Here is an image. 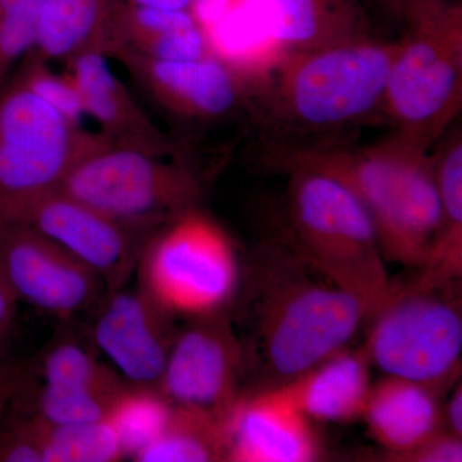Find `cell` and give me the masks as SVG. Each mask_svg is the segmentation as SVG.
<instances>
[{
    "label": "cell",
    "instance_id": "cell-15",
    "mask_svg": "<svg viewBox=\"0 0 462 462\" xmlns=\"http://www.w3.org/2000/svg\"><path fill=\"white\" fill-rule=\"evenodd\" d=\"M233 462H311L322 454L312 420L282 385L240 394L224 422Z\"/></svg>",
    "mask_w": 462,
    "mask_h": 462
},
{
    "label": "cell",
    "instance_id": "cell-24",
    "mask_svg": "<svg viewBox=\"0 0 462 462\" xmlns=\"http://www.w3.org/2000/svg\"><path fill=\"white\" fill-rule=\"evenodd\" d=\"M173 410V404L157 387L129 384L116 398L106 419L114 428L124 457L141 454L161 436Z\"/></svg>",
    "mask_w": 462,
    "mask_h": 462
},
{
    "label": "cell",
    "instance_id": "cell-27",
    "mask_svg": "<svg viewBox=\"0 0 462 462\" xmlns=\"http://www.w3.org/2000/svg\"><path fill=\"white\" fill-rule=\"evenodd\" d=\"M47 0H0V87L32 50Z\"/></svg>",
    "mask_w": 462,
    "mask_h": 462
},
{
    "label": "cell",
    "instance_id": "cell-29",
    "mask_svg": "<svg viewBox=\"0 0 462 462\" xmlns=\"http://www.w3.org/2000/svg\"><path fill=\"white\" fill-rule=\"evenodd\" d=\"M116 398L75 393L42 385L32 415L54 425L98 421L106 419Z\"/></svg>",
    "mask_w": 462,
    "mask_h": 462
},
{
    "label": "cell",
    "instance_id": "cell-37",
    "mask_svg": "<svg viewBox=\"0 0 462 462\" xmlns=\"http://www.w3.org/2000/svg\"><path fill=\"white\" fill-rule=\"evenodd\" d=\"M365 2V0H363ZM373 3H376L380 8L388 11L389 14H393L394 17H400L404 9L409 7L412 3L418 2V0H372Z\"/></svg>",
    "mask_w": 462,
    "mask_h": 462
},
{
    "label": "cell",
    "instance_id": "cell-1",
    "mask_svg": "<svg viewBox=\"0 0 462 462\" xmlns=\"http://www.w3.org/2000/svg\"><path fill=\"white\" fill-rule=\"evenodd\" d=\"M236 298L243 327L236 336L257 389L297 379L346 348L369 320L363 303L309 263L285 233L254 249Z\"/></svg>",
    "mask_w": 462,
    "mask_h": 462
},
{
    "label": "cell",
    "instance_id": "cell-26",
    "mask_svg": "<svg viewBox=\"0 0 462 462\" xmlns=\"http://www.w3.org/2000/svg\"><path fill=\"white\" fill-rule=\"evenodd\" d=\"M42 374L45 387L94 396L116 398L129 385L80 346L69 342L51 346L44 356Z\"/></svg>",
    "mask_w": 462,
    "mask_h": 462
},
{
    "label": "cell",
    "instance_id": "cell-34",
    "mask_svg": "<svg viewBox=\"0 0 462 462\" xmlns=\"http://www.w3.org/2000/svg\"><path fill=\"white\" fill-rule=\"evenodd\" d=\"M17 294L9 284L7 276L0 267V337L5 336L14 318L18 303Z\"/></svg>",
    "mask_w": 462,
    "mask_h": 462
},
{
    "label": "cell",
    "instance_id": "cell-33",
    "mask_svg": "<svg viewBox=\"0 0 462 462\" xmlns=\"http://www.w3.org/2000/svg\"><path fill=\"white\" fill-rule=\"evenodd\" d=\"M234 2L236 0H193V14L208 33L226 16Z\"/></svg>",
    "mask_w": 462,
    "mask_h": 462
},
{
    "label": "cell",
    "instance_id": "cell-3",
    "mask_svg": "<svg viewBox=\"0 0 462 462\" xmlns=\"http://www.w3.org/2000/svg\"><path fill=\"white\" fill-rule=\"evenodd\" d=\"M400 41L374 35L284 54L258 85L252 115L270 141L305 142L382 116Z\"/></svg>",
    "mask_w": 462,
    "mask_h": 462
},
{
    "label": "cell",
    "instance_id": "cell-19",
    "mask_svg": "<svg viewBox=\"0 0 462 462\" xmlns=\"http://www.w3.org/2000/svg\"><path fill=\"white\" fill-rule=\"evenodd\" d=\"M370 367L363 346H346L282 387L311 420L354 421L363 418L372 392Z\"/></svg>",
    "mask_w": 462,
    "mask_h": 462
},
{
    "label": "cell",
    "instance_id": "cell-28",
    "mask_svg": "<svg viewBox=\"0 0 462 462\" xmlns=\"http://www.w3.org/2000/svg\"><path fill=\"white\" fill-rule=\"evenodd\" d=\"M16 74L27 87L35 91L47 105L56 109L69 123L83 127L85 109L78 88L66 72L58 75L48 63L26 56L20 63Z\"/></svg>",
    "mask_w": 462,
    "mask_h": 462
},
{
    "label": "cell",
    "instance_id": "cell-18",
    "mask_svg": "<svg viewBox=\"0 0 462 462\" xmlns=\"http://www.w3.org/2000/svg\"><path fill=\"white\" fill-rule=\"evenodd\" d=\"M439 394L428 385L393 376L373 384L363 418L392 460H400L445 430Z\"/></svg>",
    "mask_w": 462,
    "mask_h": 462
},
{
    "label": "cell",
    "instance_id": "cell-20",
    "mask_svg": "<svg viewBox=\"0 0 462 462\" xmlns=\"http://www.w3.org/2000/svg\"><path fill=\"white\" fill-rule=\"evenodd\" d=\"M123 51L161 60H193L215 54L193 11L121 5L107 54Z\"/></svg>",
    "mask_w": 462,
    "mask_h": 462
},
{
    "label": "cell",
    "instance_id": "cell-6",
    "mask_svg": "<svg viewBox=\"0 0 462 462\" xmlns=\"http://www.w3.org/2000/svg\"><path fill=\"white\" fill-rule=\"evenodd\" d=\"M139 270L143 291L173 319L189 320L226 314L243 275L229 233L199 206L152 233Z\"/></svg>",
    "mask_w": 462,
    "mask_h": 462
},
{
    "label": "cell",
    "instance_id": "cell-5",
    "mask_svg": "<svg viewBox=\"0 0 462 462\" xmlns=\"http://www.w3.org/2000/svg\"><path fill=\"white\" fill-rule=\"evenodd\" d=\"M398 20L403 35L389 71L382 116L392 133L431 149L462 108V3L418 0Z\"/></svg>",
    "mask_w": 462,
    "mask_h": 462
},
{
    "label": "cell",
    "instance_id": "cell-32",
    "mask_svg": "<svg viewBox=\"0 0 462 462\" xmlns=\"http://www.w3.org/2000/svg\"><path fill=\"white\" fill-rule=\"evenodd\" d=\"M25 383V372L20 365L0 364V427L5 420L8 407L20 396Z\"/></svg>",
    "mask_w": 462,
    "mask_h": 462
},
{
    "label": "cell",
    "instance_id": "cell-13",
    "mask_svg": "<svg viewBox=\"0 0 462 462\" xmlns=\"http://www.w3.org/2000/svg\"><path fill=\"white\" fill-rule=\"evenodd\" d=\"M0 267L18 300L58 318L78 314L107 293L87 264L20 224L5 223L0 230Z\"/></svg>",
    "mask_w": 462,
    "mask_h": 462
},
{
    "label": "cell",
    "instance_id": "cell-7",
    "mask_svg": "<svg viewBox=\"0 0 462 462\" xmlns=\"http://www.w3.org/2000/svg\"><path fill=\"white\" fill-rule=\"evenodd\" d=\"M107 143L69 123L17 74L8 78L0 87V220L11 223L58 189L79 161Z\"/></svg>",
    "mask_w": 462,
    "mask_h": 462
},
{
    "label": "cell",
    "instance_id": "cell-16",
    "mask_svg": "<svg viewBox=\"0 0 462 462\" xmlns=\"http://www.w3.org/2000/svg\"><path fill=\"white\" fill-rule=\"evenodd\" d=\"M107 57L106 51L93 50L66 62L65 72L80 93L85 115L98 125L100 135L112 144L171 156L175 145L112 71Z\"/></svg>",
    "mask_w": 462,
    "mask_h": 462
},
{
    "label": "cell",
    "instance_id": "cell-9",
    "mask_svg": "<svg viewBox=\"0 0 462 462\" xmlns=\"http://www.w3.org/2000/svg\"><path fill=\"white\" fill-rule=\"evenodd\" d=\"M461 284L396 287L373 316L363 349L384 376L442 392L460 378Z\"/></svg>",
    "mask_w": 462,
    "mask_h": 462
},
{
    "label": "cell",
    "instance_id": "cell-12",
    "mask_svg": "<svg viewBox=\"0 0 462 462\" xmlns=\"http://www.w3.org/2000/svg\"><path fill=\"white\" fill-rule=\"evenodd\" d=\"M11 224L57 243L93 270L107 293L124 288L153 233L120 223L58 189L32 200Z\"/></svg>",
    "mask_w": 462,
    "mask_h": 462
},
{
    "label": "cell",
    "instance_id": "cell-39",
    "mask_svg": "<svg viewBox=\"0 0 462 462\" xmlns=\"http://www.w3.org/2000/svg\"><path fill=\"white\" fill-rule=\"evenodd\" d=\"M2 339H3L2 337H0V345H2Z\"/></svg>",
    "mask_w": 462,
    "mask_h": 462
},
{
    "label": "cell",
    "instance_id": "cell-21",
    "mask_svg": "<svg viewBox=\"0 0 462 462\" xmlns=\"http://www.w3.org/2000/svg\"><path fill=\"white\" fill-rule=\"evenodd\" d=\"M434 154L440 226L430 254L419 269L412 288L461 284L462 276V133L454 126L443 136Z\"/></svg>",
    "mask_w": 462,
    "mask_h": 462
},
{
    "label": "cell",
    "instance_id": "cell-35",
    "mask_svg": "<svg viewBox=\"0 0 462 462\" xmlns=\"http://www.w3.org/2000/svg\"><path fill=\"white\" fill-rule=\"evenodd\" d=\"M445 430L462 438V387L456 385L445 407H442Z\"/></svg>",
    "mask_w": 462,
    "mask_h": 462
},
{
    "label": "cell",
    "instance_id": "cell-10",
    "mask_svg": "<svg viewBox=\"0 0 462 462\" xmlns=\"http://www.w3.org/2000/svg\"><path fill=\"white\" fill-rule=\"evenodd\" d=\"M117 58L145 96L180 123L211 126L251 111L257 81L223 58L161 60L117 51Z\"/></svg>",
    "mask_w": 462,
    "mask_h": 462
},
{
    "label": "cell",
    "instance_id": "cell-38",
    "mask_svg": "<svg viewBox=\"0 0 462 462\" xmlns=\"http://www.w3.org/2000/svg\"><path fill=\"white\" fill-rule=\"evenodd\" d=\"M5 221L0 220V230H2V227L5 226Z\"/></svg>",
    "mask_w": 462,
    "mask_h": 462
},
{
    "label": "cell",
    "instance_id": "cell-14",
    "mask_svg": "<svg viewBox=\"0 0 462 462\" xmlns=\"http://www.w3.org/2000/svg\"><path fill=\"white\" fill-rule=\"evenodd\" d=\"M172 320L142 288L118 289L106 293L94 340L129 384L157 387L178 336Z\"/></svg>",
    "mask_w": 462,
    "mask_h": 462
},
{
    "label": "cell",
    "instance_id": "cell-8",
    "mask_svg": "<svg viewBox=\"0 0 462 462\" xmlns=\"http://www.w3.org/2000/svg\"><path fill=\"white\" fill-rule=\"evenodd\" d=\"M166 158L107 143L79 161L58 190L120 223L154 231L202 199L199 175Z\"/></svg>",
    "mask_w": 462,
    "mask_h": 462
},
{
    "label": "cell",
    "instance_id": "cell-2",
    "mask_svg": "<svg viewBox=\"0 0 462 462\" xmlns=\"http://www.w3.org/2000/svg\"><path fill=\"white\" fill-rule=\"evenodd\" d=\"M261 161L273 171L307 169L337 179L372 215L385 261L424 264L442 218L430 148L396 133L364 147L269 139Z\"/></svg>",
    "mask_w": 462,
    "mask_h": 462
},
{
    "label": "cell",
    "instance_id": "cell-22",
    "mask_svg": "<svg viewBox=\"0 0 462 462\" xmlns=\"http://www.w3.org/2000/svg\"><path fill=\"white\" fill-rule=\"evenodd\" d=\"M123 0H47L27 54L42 62H69L83 51L107 53Z\"/></svg>",
    "mask_w": 462,
    "mask_h": 462
},
{
    "label": "cell",
    "instance_id": "cell-36",
    "mask_svg": "<svg viewBox=\"0 0 462 462\" xmlns=\"http://www.w3.org/2000/svg\"><path fill=\"white\" fill-rule=\"evenodd\" d=\"M123 2L125 5H135V7L193 11V0H123Z\"/></svg>",
    "mask_w": 462,
    "mask_h": 462
},
{
    "label": "cell",
    "instance_id": "cell-23",
    "mask_svg": "<svg viewBox=\"0 0 462 462\" xmlns=\"http://www.w3.org/2000/svg\"><path fill=\"white\" fill-rule=\"evenodd\" d=\"M224 422L202 412L173 406L165 430L136 456L139 462L225 461Z\"/></svg>",
    "mask_w": 462,
    "mask_h": 462
},
{
    "label": "cell",
    "instance_id": "cell-11",
    "mask_svg": "<svg viewBox=\"0 0 462 462\" xmlns=\"http://www.w3.org/2000/svg\"><path fill=\"white\" fill-rule=\"evenodd\" d=\"M190 321L173 340L157 388L173 406L225 422L247 375L242 345L225 314Z\"/></svg>",
    "mask_w": 462,
    "mask_h": 462
},
{
    "label": "cell",
    "instance_id": "cell-25",
    "mask_svg": "<svg viewBox=\"0 0 462 462\" xmlns=\"http://www.w3.org/2000/svg\"><path fill=\"white\" fill-rule=\"evenodd\" d=\"M42 462H115L124 457L107 419L75 425H54L30 416Z\"/></svg>",
    "mask_w": 462,
    "mask_h": 462
},
{
    "label": "cell",
    "instance_id": "cell-30",
    "mask_svg": "<svg viewBox=\"0 0 462 462\" xmlns=\"http://www.w3.org/2000/svg\"><path fill=\"white\" fill-rule=\"evenodd\" d=\"M0 462H42V454L30 419L0 427Z\"/></svg>",
    "mask_w": 462,
    "mask_h": 462
},
{
    "label": "cell",
    "instance_id": "cell-4",
    "mask_svg": "<svg viewBox=\"0 0 462 462\" xmlns=\"http://www.w3.org/2000/svg\"><path fill=\"white\" fill-rule=\"evenodd\" d=\"M282 173L288 178L285 234L309 263L357 298L372 320L397 287L372 215L329 175L307 169Z\"/></svg>",
    "mask_w": 462,
    "mask_h": 462
},
{
    "label": "cell",
    "instance_id": "cell-17",
    "mask_svg": "<svg viewBox=\"0 0 462 462\" xmlns=\"http://www.w3.org/2000/svg\"><path fill=\"white\" fill-rule=\"evenodd\" d=\"M282 56L374 35L363 0H236Z\"/></svg>",
    "mask_w": 462,
    "mask_h": 462
},
{
    "label": "cell",
    "instance_id": "cell-31",
    "mask_svg": "<svg viewBox=\"0 0 462 462\" xmlns=\"http://www.w3.org/2000/svg\"><path fill=\"white\" fill-rule=\"evenodd\" d=\"M398 461L461 462L462 438L446 430L439 431Z\"/></svg>",
    "mask_w": 462,
    "mask_h": 462
}]
</instances>
